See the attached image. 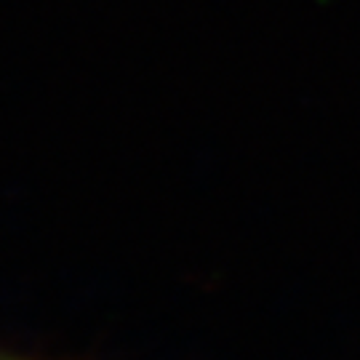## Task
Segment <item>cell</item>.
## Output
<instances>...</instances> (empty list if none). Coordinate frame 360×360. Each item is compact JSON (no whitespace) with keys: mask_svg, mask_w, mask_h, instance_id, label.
<instances>
[{"mask_svg":"<svg viewBox=\"0 0 360 360\" xmlns=\"http://www.w3.org/2000/svg\"><path fill=\"white\" fill-rule=\"evenodd\" d=\"M0 360H35V358H25V355H16V352H6V349H0Z\"/></svg>","mask_w":360,"mask_h":360,"instance_id":"obj_1","label":"cell"}]
</instances>
